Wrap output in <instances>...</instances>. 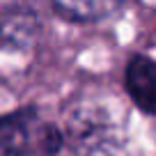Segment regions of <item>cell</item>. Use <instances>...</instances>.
Listing matches in <instances>:
<instances>
[{"instance_id":"cell-1","label":"cell","mask_w":156,"mask_h":156,"mask_svg":"<svg viewBox=\"0 0 156 156\" xmlns=\"http://www.w3.org/2000/svg\"><path fill=\"white\" fill-rule=\"evenodd\" d=\"M126 90L145 115L156 117V62L147 55H133L126 64Z\"/></svg>"},{"instance_id":"cell-2","label":"cell","mask_w":156,"mask_h":156,"mask_svg":"<svg viewBox=\"0 0 156 156\" xmlns=\"http://www.w3.org/2000/svg\"><path fill=\"white\" fill-rule=\"evenodd\" d=\"M34 115L16 112L0 117V156H28L32 142Z\"/></svg>"},{"instance_id":"cell-3","label":"cell","mask_w":156,"mask_h":156,"mask_svg":"<svg viewBox=\"0 0 156 156\" xmlns=\"http://www.w3.org/2000/svg\"><path fill=\"white\" fill-rule=\"evenodd\" d=\"M55 12L62 14L67 21H99L103 16H108L110 12H115L119 5L115 2H55Z\"/></svg>"}]
</instances>
